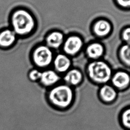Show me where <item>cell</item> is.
<instances>
[{
    "label": "cell",
    "instance_id": "2",
    "mask_svg": "<svg viewBox=\"0 0 130 130\" xmlns=\"http://www.w3.org/2000/svg\"><path fill=\"white\" fill-rule=\"evenodd\" d=\"M48 102L59 109L69 107L73 103L74 94L71 87L67 84L53 86L47 94Z\"/></svg>",
    "mask_w": 130,
    "mask_h": 130
},
{
    "label": "cell",
    "instance_id": "12",
    "mask_svg": "<svg viewBox=\"0 0 130 130\" xmlns=\"http://www.w3.org/2000/svg\"><path fill=\"white\" fill-rule=\"evenodd\" d=\"M63 79L66 84L70 86H76L81 83L82 80V74L77 69H72L66 73Z\"/></svg>",
    "mask_w": 130,
    "mask_h": 130
},
{
    "label": "cell",
    "instance_id": "16",
    "mask_svg": "<svg viewBox=\"0 0 130 130\" xmlns=\"http://www.w3.org/2000/svg\"><path fill=\"white\" fill-rule=\"evenodd\" d=\"M122 124L126 128L130 129V107L124 110L121 115Z\"/></svg>",
    "mask_w": 130,
    "mask_h": 130
},
{
    "label": "cell",
    "instance_id": "4",
    "mask_svg": "<svg viewBox=\"0 0 130 130\" xmlns=\"http://www.w3.org/2000/svg\"><path fill=\"white\" fill-rule=\"evenodd\" d=\"M52 50L45 44L37 45L32 50L31 59L36 68L41 70L49 67L53 62Z\"/></svg>",
    "mask_w": 130,
    "mask_h": 130
},
{
    "label": "cell",
    "instance_id": "9",
    "mask_svg": "<svg viewBox=\"0 0 130 130\" xmlns=\"http://www.w3.org/2000/svg\"><path fill=\"white\" fill-rule=\"evenodd\" d=\"M111 79L113 87L119 90L125 89L130 84V76L124 71L116 72Z\"/></svg>",
    "mask_w": 130,
    "mask_h": 130
},
{
    "label": "cell",
    "instance_id": "8",
    "mask_svg": "<svg viewBox=\"0 0 130 130\" xmlns=\"http://www.w3.org/2000/svg\"><path fill=\"white\" fill-rule=\"evenodd\" d=\"M63 34L58 31H53L47 34L45 38V44L52 49H57L63 43Z\"/></svg>",
    "mask_w": 130,
    "mask_h": 130
},
{
    "label": "cell",
    "instance_id": "11",
    "mask_svg": "<svg viewBox=\"0 0 130 130\" xmlns=\"http://www.w3.org/2000/svg\"><path fill=\"white\" fill-rule=\"evenodd\" d=\"M116 89L110 85L104 84L99 90V96L101 100L105 103L113 102L117 97Z\"/></svg>",
    "mask_w": 130,
    "mask_h": 130
},
{
    "label": "cell",
    "instance_id": "13",
    "mask_svg": "<svg viewBox=\"0 0 130 130\" xmlns=\"http://www.w3.org/2000/svg\"><path fill=\"white\" fill-rule=\"evenodd\" d=\"M93 29L96 36L103 37L109 34L111 29V25L109 22L107 20H99L94 24Z\"/></svg>",
    "mask_w": 130,
    "mask_h": 130
},
{
    "label": "cell",
    "instance_id": "3",
    "mask_svg": "<svg viewBox=\"0 0 130 130\" xmlns=\"http://www.w3.org/2000/svg\"><path fill=\"white\" fill-rule=\"evenodd\" d=\"M87 72L91 80L99 84H105L112 77L110 66L101 60H95L90 63L87 68Z\"/></svg>",
    "mask_w": 130,
    "mask_h": 130
},
{
    "label": "cell",
    "instance_id": "5",
    "mask_svg": "<svg viewBox=\"0 0 130 130\" xmlns=\"http://www.w3.org/2000/svg\"><path fill=\"white\" fill-rule=\"evenodd\" d=\"M82 46V40L79 36H71L64 41L63 48L67 54L73 55L77 54L81 50Z\"/></svg>",
    "mask_w": 130,
    "mask_h": 130
},
{
    "label": "cell",
    "instance_id": "10",
    "mask_svg": "<svg viewBox=\"0 0 130 130\" xmlns=\"http://www.w3.org/2000/svg\"><path fill=\"white\" fill-rule=\"evenodd\" d=\"M55 71L58 73L67 72L71 66L69 58L64 54H58L54 58L52 62Z\"/></svg>",
    "mask_w": 130,
    "mask_h": 130
},
{
    "label": "cell",
    "instance_id": "18",
    "mask_svg": "<svg viewBox=\"0 0 130 130\" xmlns=\"http://www.w3.org/2000/svg\"><path fill=\"white\" fill-rule=\"evenodd\" d=\"M122 36L126 44L130 45V27H127L124 29L122 32Z\"/></svg>",
    "mask_w": 130,
    "mask_h": 130
},
{
    "label": "cell",
    "instance_id": "1",
    "mask_svg": "<svg viewBox=\"0 0 130 130\" xmlns=\"http://www.w3.org/2000/svg\"><path fill=\"white\" fill-rule=\"evenodd\" d=\"M10 28L19 37L29 35L37 27L34 15L23 8H18L12 11L10 16Z\"/></svg>",
    "mask_w": 130,
    "mask_h": 130
},
{
    "label": "cell",
    "instance_id": "19",
    "mask_svg": "<svg viewBox=\"0 0 130 130\" xmlns=\"http://www.w3.org/2000/svg\"><path fill=\"white\" fill-rule=\"evenodd\" d=\"M118 4L123 8L130 7V0H116Z\"/></svg>",
    "mask_w": 130,
    "mask_h": 130
},
{
    "label": "cell",
    "instance_id": "7",
    "mask_svg": "<svg viewBox=\"0 0 130 130\" xmlns=\"http://www.w3.org/2000/svg\"><path fill=\"white\" fill-rule=\"evenodd\" d=\"M17 36L10 28H4L0 31V48L8 49L13 46L17 40Z\"/></svg>",
    "mask_w": 130,
    "mask_h": 130
},
{
    "label": "cell",
    "instance_id": "20",
    "mask_svg": "<svg viewBox=\"0 0 130 130\" xmlns=\"http://www.w3.org/2000/svg\"><path fill=\"white\" fill-rule=\"evenodd\" d=\"M129 130H130V129H129Z\"/></svg>",
    "mask_w": 130,
    "mask_h": 130
},
{
    "label": "cell",
    "instance_id": "17",
    "mask_svg": "<svg viewBox=\"0 0 130 130\" xmlns=\"http://www.w3.org/2000/svg\"><path fill=\"white\" fill-rule=\"evenodd\" d=\"M42 73V70L35 68L31 69L28 73V78L32 82H39Z\"/></svg>",
    "mask_w": 130,
    "mask_h": 130
},
{
    "label": "cell",
    "instance_id": "14",
    "mask_svg": "<svg viewBox=\"0 0 130 130\" xmlns=\"http://www.w3.org/2000/svg\"><path fill=\"white\" fill-rule=\"evenodd\" d=\"M104 47L99 43H92L89 44L86 49V53L88 56L93 59L99 58L104 53Z\"/></svg>",
    "mask_w": 130,
    "mask_h": 130
},
{
    "label": "cell",
    "instance_id": "6",
    "mask_svg": "<svg viewBox=\"0 0 130 130\" xmlns=\"http://www.w3.org/2000/svg\"><path fill=\"white\" fill-rule=\"evenodd\" d=\"M60 80L58 74L51 69L42 70L39 83L44 87H51L55 85Z\"/></svg>",
    "mask_w": 130,
    "mask_h": 130
},
{
    "label": "cell",
    "instance_id": "15",
    "mask_svg": "<svg viewBox=\"0 0 130 130\" xmlns=\"http://www.w3.org/2000/svg\"><path fill=\"white\" fill-rule=\"evenodd\" d=\"M119 55L122 61L126 66L130 67V45H123L119 51Z\"/></svg>",
    "mask_w": 130,
    "mask_h": 130
}]
</instances>
